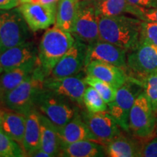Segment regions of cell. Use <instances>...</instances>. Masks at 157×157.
<instances>
[{
	"instance_id": "obj_1",
	"label": "cell",
	"mask_w": 157,
	"mask_h": 157,
	"mask_svg": "<svg viewBox=\"0 0 157 157\" xmlns=\"http://www.w3.org/2000/svg\"><path fill=\"white\" fill-rule=\"evenodd\" d=\"M142 21L137 17L120 15L98 16L101 40L117 45L127 51H132L139 44Z\"/></svg>"
},
{
	"instance_id": "obj_2",
	"label": "cell",
	"mask_w": 157,
	"mask_h": 157,
	"mask_svg": "<svg viewBox=\"0 0 157 157\" xmlns=\"http://www.w3.org/2000/svg\"><path fill=\"white\" fill-rule=\"evenodd\" d=\"M75 38L71 32L57 25L44 32L38 48L39 68L48 77L60 58L71 48Z\"/></svg>"
},
{
	"instance_id": "obj_3",
	"label": "cell",
	"mask_w": 157,
	"mask_h": 157,
	"mask_svg": "<svg viewBox=\"0 0 157 157\" xmlns=\"http://www.w3.org/2000/svg\"><path fill=\"white\" fill-rule=\"evenodd\" d=\"M38 65L31 75L6 95L2 102L9 109L25 114L36 107V99L44 89V81L46 78Z\"/></svg>"
},
{
	"instance_id": "obj_4",
	"label": "cell",
	"mask_w": 157,
	"mask_h": 157,
	"mask_svg": "<svg viewBox=\"0 0 157 157\" xmlns=\"http://www.w3.org/2000/svg\"><path fill=\"white\" fill-rule=\"evenodd\" d=\"M35 106L58 127L64 126L78 113L76 103L44 87L39 93Z\"/></svg>"
},
{
	"instance_id": "obj_5",
	"label": "cell",
	"mask_w": 157,
	"mask_h": 157,
	"mask_svg": "<svg viewBox=\"0 0 157 157\" xmlns=\"http://www.w3.org/2000/svg\"><path fill=\"white\" fill-rule=\"evenodd\" d=\"M29 29L18 7L0 10V52L27 42Z\"/></svg>"
},
{
	"instance_id": "obj_6",
	"label": "cell",
	"mask_w": 157,
	"mask_h": 157,
	"mask_svg": "<svg viewBox=\"0 0 157 157\" xmlns=\"http://www.w3.org/2000/svg\"><path fill=\"white\" fill-rule=\"evenodd\" d=\"M156 118L144 92L137 96L129 114V131L143 140L155 136Z\"/></svg>"
},
{
	"instance_id": "obj_7",
	"label": "cell",
	"mask_w": 157,
	"mask_h": 157,
	"mask_svg": "<svg viewBox=\"0 0 157 157\" xmlns=\"http://www.w3.org/2000/svg\"><path fill=\"white\" fill-rule=\"evenodd\" d=\"M142 84L130 78L118 88L114 101L108 104V111L119 127L126 132L129 131V114L133 103L140 91Z\"/></svg>"
},
{
	"instance_id": "obj_8",
	"label": "cell",
	"mask_w": 157,
	"mask_h": 157,
	"mask_svg": "<svg viewBox=\"0 0 157 157\" xmlns=\"http://www.w3.org/2000/svg\"><path fill=\"white\" fill-rule=\"evenodd\" d=\"M71 33L76 39L87 44L99 40L98 16L93 0H78L75 22Z\"/></svg>"
},
{
	"instance_id": "obj_9",
	"label": "cell",
	"mask_w": 157,
	"mask_h": 157,
	"mask_svg": "<svg viewBox=\"0 0 157 157\" xmlns=\"http://www.w3.org/2000/svg\"><path fill=\"white\" fill-rule=\"evenodd\" d=\"M127 68L138 77L146 78L157 72V46L140 40L127 57Z\"/></svg>"
},
{
	"instance_id": "obj_10",
	"label": "cell",
	"mask_w": 157,
	"mask_h": 157,
	"mask_svg": "<svg viewBox=\"0 0 157 157\" xmlns=\"http://www.w3.org/2000/svg\"><path fill=\"white\" fill-rule=\"evenodd\" d=\"M87 44L75 39L72 47L60 58L48 77L58 78L78 74L84 68Z\"/></svg>"
},
{
	"instance_id": "obj_11",
	"label": "cell",
	"mask_w": 157,
	"mask_h": 157,
	"mask_svg": "<svg viewBox=\"0 0 157 157\" xmlns=\"http://www.w3.org/2000/svg\"><path fill=\"white\" fill-rule=\"evenodd\" d=\"M56 4L27 2L21 4L18 8L32 31L48 29L56 23Z\"/></svg>"
},
{
	"instance_id": "obj_12",
	"label": "cell",
	"mask_w": 157,
	"mask_h": 157,
	"mask_svg": "<svg viewBox=\"0 0 157 157\" xmlns=\"http://www.w3.org/2000/svg\"><path fill=\"white\" fill-rule=\"evenodd\" d=\"M81 116L98 142L103 146L121 134L120 127L109 111L97 113L84 111Z\"/></svg>"
},
{
	"instance_id": "obj_13",
	"label": "cell",
	"mask_w": 157,
	"mask_h": 157,
	"mask_svg": "<svg viewBox=\"0 0 157 157\" xmlns=\"http://www.w3.org/2000/svg\"><path fill=\"white\" fill-rule=\"evenodd\" d=\"M92 61L108 63L125 70L127 68V51L117 45L99 39L87 44L84 67Z\"/></svg>"
},
{
	"instance_id": "obj_14",
	"label": "cell",
	"mask_w": 157,
	"mask_h": 157,
	"mask_svg": "<svg viewBox=\"0 0 157 157\" xmlns=\"http://www.w3.org/2000/svg\"><path fill=\"white\" fill-rule=\"evenodd\" d=\"M84 78L85 76L83 77L78 74L63 78L47 77L44 81V87L68 98L78 106H82L84 105L83 96L87 85Z\"/></svg>"
},
{
	"instance_id": "obj_15",
	"label": "cell",
	"mask_w": 157,
	"mask_h": 157,
	"mask_svg": "<svg viewBox=\"0 0 157 157\" xmlns=\"http://www.w3.org/2000/svg\"><path fill=\"white\" fill-rule=\"evenodd\" d=\"M38 60V49L33 42L22 44L0 52V73L20 68Z\"/></svg>"
},
{
	"instance_id": "obj_16",
	"label": "cell",
	"mask_w": 157,
	"mask_h": 157,
	"mask_svg": "<svg viewBox=\"0 0 157 157\" xmlns=\"http://www.w3.org/2000/svg\"><path fill=\"white\" fill-rule=\"evenodd\" d=\"M84 69L87 75L100 78L117 89L124 85L129 78L124 69L105 62L92 61Z\"/></svg>"
},
{
	"instance_id": "obj_17",
	"label": "cell",
	"mask_w": 157,
	"mask_h": 157,
	"mask_svg": "<svg viewBox=\"0 0 157 157\" xmlns=\"http://www.w3.org/2000/svg\"><path fill=\"white\" fill-rule=\"evenodd\" d=\"M58 132L61 147L81 140H92L99 143L97 137L92 133L78 113L64 126L58 127Z\"/></svg>"
},
{
	"instance_id": "obj_18",
	"label": "cell",
	"mask_w": 157,
	"mask_h": 157,
	"mask_svg": "<svg viewBox=\"0 0 157 157\" xmlns=\"http://www.w3.org/2000/svg\"><path fill=\"white\" fill-rule=\"evenodd\" d=\"M25 127L22 148L26 156H31L41 149L40 115L36 107L25 113Z\"/></svg>"
},
{
	"instance_id": "obj_19",
	"label": "cell",
	"mask_w": 157,
	"mask_h": 157,
	"mask_svg": "<svg viewBox=\"0 0 157 157\" xmlns=\"http://www.w3.org/2000/svg\"><path fill=\"white\" fill-rule=\"evenodd\" d=\"M38 65V60L25 65L20 68L0 73V101L9 92L15 89L34 72Z\"/></svg>"
},
{
	"instance_id": "obj_20",
	"label": "cell",
	"mask_w": 157,
	"mask_h": 157,
	"mask_svg": "<svg viewBox=\"0 0 157 157\" xmlns=\"http://www.w3.org/2000/svg\"><path fill=\"white\" fill-rule=\"evenodd\" d=\"M0 115L2 118L1 128L22 146L25 127V115L11 109L2 110Z\"/></svg>"
},
{
	"instance_id": "obj_21",
	"label": "cell",
	"mask_w": 157,
	"mask_h": 157,
	"mask_svg": "<svg viewBox=\"0 0 157 157\" xmlns=\"http://www.w3.org/2000/svg\"><path fill=\"white\" fill-rule=\"evenodd\" d=\"M41 149L52 156H59L61 151V143L58 127L55 124L41 113Z\"/></svg>"
},
{
	"instance_id": "obj_22",
	"label": "cell",
	"mask_w": 157,
	"mask_h": 157,
	"mask_svg": "<svg viewBox=\"0 0 157 157\" xmlns=\"http://www.w3.org/2000/svg\"><path fill=\"white\" fill-rule=\"evenodd\" d=\"M105 154L103 145L92 140H81L63 146L59 156L101 157Z\"/></svg>"
},
{
	"instance_id": "obj_23",
	"label": "cell",
	"mask_w": 157,
	"mask_h": 157,
	"mask_svg": "<svg viewBox=\"0 0 157 157\" xmlns=\"http://www.w3.org/2000/svg\"><path fill=\"white\" fill-rule=\"evenodd\" d=\"M98 16H116L129 13L138 18L140 9L134 7L127 0H93Z\"/></svg>"
},
{
	"instance_id": "obj_24",
	"label": "cell",
	"mask_w": 157,
	"mask_h": 157,
	"mask_svg": "<svg viewBox=\"0 0 157 157\" xmlns=\"http://www.w3.org/2000/svg\"><path fill=\"white\" fill-rule=\"evenodd\" d=\"M106 154L111 157L140 156V146L121 134L104 145Z\"/></svg>"
},
{
	"instance_id": "obj_25",
	"label": "cell",
	"mask_w": 157,
	"mask_h": 157,
	"mask_svg": "<svg viewBox=\"0 0 157 157\" xmlns=\"http://www.w3.org/2000/svg\"><path fill=\"white\" fill-rule=\"evenodd\" d=\"M78 0H59L56 7V25L71 32L77 13Z\"/></svg>"
},
{
	"instance_id": "obj_26",
	"label": "cell",
	"mask_w": 157,
	"mask_h": 157,
	"mask_svg": "<svg viewBox=\"0 0 157 157\" xmlns=\"http://www.w3.org/2000/svg\"><path fill=\"white\" fill-rule=\"evenodd\" d=\"M26 156L21 144L12 139L0 127V157Z\"/></svg>"
},
{
	"instance_id": "obj_27",
	"label": "cell",
	"mask_w": 157,
	"mask_h": 157,
	"mask_svg": "<svg viewBox=\"0 0 157 157\" xmlns=\"http://www.w3.org/2000/svg\"><path fill=\"white\" fill-rule=\"evenodd\" d=\"M84 80L88 86H90L97 90L107 104L114 101L117 91V88L100 78L90 75L86 76Z\"/></svg>"
},
{
	"instance_id": "obj_28",
	"label": "cell",
	"mask_w": 157,
	"mask_h": 157,
	"mask_svg": "<svg viewBox=\"0 0 157 157\" xmlns=\"http://www.w3.org/2000/svg\"><path fill=\"white\" fill-rule=\"evenodd\" d=\"M83 103L87 111L91 113L101 112L108 111V104L104 101L103 98L93 87L86 88L83 96Z\"/></svg>"
},
{
	"instance_id": "obj_29",
	"label": "cell",
	"mask_w": 157,
	"mask_h": 157,
	"mask_svg": "<svg viewBox=\"0 0 157 157\" xmlns=\"http://www.w3.org/2000/svg\"><path fill=\"white\" fill-rule=\"evenodd\" d=\"M144 93L156 113L157 111V72L144 78Z\"/></svg>"
},
{
	"instance_id": "obj_30",
	"label": "cell",
	"mask_w": 157,
	"mask_h": 157,
	"mask_svg": "<svg viewBox=\"0 0 157 157\" xmlns=\"http://www.w3.org/2000/svg\"><path fill=\"white\" fill-rule=\"evenodd\" d=\"M140 40L146 41L157 46V23L149 21H142Z\"/></svg>"
},
{
	"instance_id": "obj_31",
	"label": "cell",
	"mask_w": 157,
	"mask_h": 157,
	"mask_svg": "<svg viewBox=\"0 0 157 157\" xmlns=\"http://www.w3.org/2000/svg\"><path fill=\"white\" fill-rule=\"evenodd\" d=\"M140 156L157 157V137L141 145Z\"/></svg>"
},
{
	"instance_id": "obj_32",
	"label": "cell",
	"mask_w": 157,
	"mask_h": 157,
	"mask_svg": "<svg viewBox=\"0 0 157 157\" xmlns=\"http://www.w3.org/2000/svg\"><path fill=\"white\" fill-rule=\"evenodd\" d=\"M140 13L138 18L143 21L157 23V7L151 8H140Z\"/></svg>"
},
{
	"instance_id": "obj_33",
	"label": "cell",
	"mask_w": 157,
	"mask_h": 157,
	"mask_svg": "<svg viewBox=\"0 0 157 157\" xmlns=\"http://www.w3.org/2000/svg\"><path fill=\"white\" fill-rule=\"evenodd\" d=\"M131 5L139 8H151L157 7V0H127Z\"/></svg>"
},
{
	"instance_id": "obj_34",
	"label": "cell",
	"mask_w": 157,
	"mask_h": 157,
	"mask_svg": "<svg viewBox=\"0 0 157 157\" xmlns=\"http://www.w3.org/2000/svg\"><path fill=\"white\" fill-rule=\"evenodd\" d=\"M21 5L19 0H0V10H11Z\"/></svg>"
},
{
	"instance_id": "obj_35",
	"label": "cell",
	"mask_w": 157,
	"mask_h": 157,
	"mask_svg": "<svg viewBox=\"0 0 157 157\" xmlns=\"http://www.w3.org/2000/svg\"><path fill=\"white\" fill-rule=\"evenodd\" d=\"M31 156H34V157H51L50 155L48 154L47 152H45L44 151L42 150V149H39V150L37 151L34 153V154L32 155Z\"/></svg>"
},
{
	"instance_id": "obj_36",
	"label": "cell",
	"mask_w": 157,
	"mask_h": 157,
	"mask_svg": "<svg viewBox=\"0 0 157 157\" xmlns=\"http://www.w3.org/2000/svg\"><path fill=\"white\" fill-rule=\"evenodd\" d=\"M20 3L21 4H23V3H27V2H31V0H19Z\"/></svg>"
},
{
	"instance_id": "obj_37",
	"label": "cell",
	"mask_w": 157,
	"mask_h": 157,
	"mask_svg": "<svg viewBox=\"0 0 157 157\" xmlns=\"http://www.w3.org/2000/svg\"><path fill=\"white\" fill-rule=\"evenodd\" d=\"M155 136L157 137V119L156 121V127H155Z\"/></svg>"
},
{
	"instance_id": "obj_38",
	"label": "cell",
	"mask_w": 157,
	"mask_h": 157,
	"mask_svg": "<svg viewBox=\"0 0 157 157\" xmlns=\"http://www.w3.org/2000/svg\"><path fill=\"white\" fill-rule=\"evenodd\" d=\"M2 123V118H1V115H0V125H1Z\"/></svg>"
},
{
	"instance_id": "obj_39",
	"label": "cell",
	"mask_w": 157,
	"mask_h": 157,
	"mask_svg": "<svg viewBox=\"0 0 157 157\" xmlns=\"http://www.w3.org/2000/svg\"><path fill=\"white\" fill-rule=\"evenodd\" d=\"M156 113H157V111H156Z\"/></svg>"
}]
</instances>
